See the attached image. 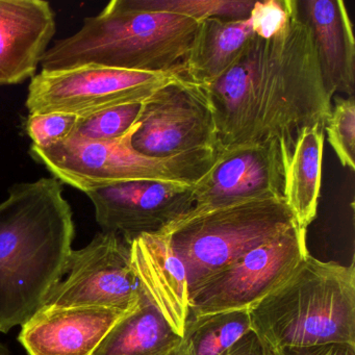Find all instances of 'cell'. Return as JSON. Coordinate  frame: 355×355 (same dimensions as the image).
<instances>
[{
    "instance_id": "6da1fadb",
    "label": "cell",
    "mask_w": 355,
    "mask_h": 355,
    "mask_svg": "<svg viewBox=\"0 0 355 355\" xmlns=\"http://www.w3.org/2000/svg\"><path fill=\"white\" fill-rule=\"evenodd\" d=\"M207 89L218 149L277 139L293 151L302 130L325 125L331 98L298 0H293L284 32L269 40L252 35L232 67Z\"/></svg>"
},
{
    "instance_id": "7a4b0ae2",
    "label": "cell",
    "mask_w": 355,
    "mask_h": 355,
    "mask_svg": "<svg viewBox=\"0 0 355 355\" xmlns=\"http://www.w3.org/2000/svg\"><path fill=\"white\" fill-rule=\"evenodd\" d=\"M57 178L12 186L0 203V332L22 325L65 275L76 228Z\"/></svg>"
},
{
    "instance_id": "3957f363",
    "label": "cell",
    "mask_w": 355,
    "mask_h": 355,
    "mask_svg": "<svg viewBox=\"0 0 355 355\" xmlns=\"http://www.w3.org/2000/svg\"><path fill=\"white\" fill-rule=\"evenodd\" d=\"M199 22L165 12L137 9L113 0L98 15L49 49L43 70L94 64L144 72H178L188 55Z\"/></svg>"
},
{
    "instance_id": "277c9868",
    "label": "cell",
    "mask_w": 355,
    "mask_h": 355,
    "mask_svg": "<svg viewBox=\"0 0 355 355\" xmlns=\"http://www.w3.org/2000/svg\"><path fill=\"white\" fill-rule=\"evenodd\" d=\"M269 350L323 344L355 346V266L307 255L294 273L249 311Z\"/></svg>"
},
{
    "instance_id": "5b68a950",
    "label": "cell",
    "mask_w": 355,
    "mask_h": 355,
    "mask_svg": "<svg viewBox=\"0 0 355 355\" xmlns=\"http://www.w3.org/2000/svg\"><path fill=\"white\" fill-rule=\"evenodd\" d=\"M284 197L242 199L198 207L162 230L171 239L188 275L189 290L259 245L292 227Z\"/></svg>"
},
{
    "instance_id": "8992f818",
    "label": "cell",
    "mask_w": 355,
    "mask_h": 355,
    "mask_svg": "<svg viewBox=\"0 0 355 355\" xmlns=\"http://www.w3.org/2000/svg\"><path fill=\"white\" fill-rule=\"evenodd\" d=\"M138 122L121 138L90 141L71 137L49 148L32 145L30 155L53 178L85 194L128 182H159L193 184L211 167L217 148H201L169 157H153L138 153L132 137Z\"/></svg>"
},
{
    "instance_id": "52a82bcc",
    "label": "cell",
    "mask_w": 355,
    "mask_h": 355,
    "mask_svg": "<svg viewBox=\"0 0 355 355\" xmlns=\"http://www.w3.org/2000/svg\"><path fill=\"white\" fill-rule=\"evenodd\" d=\"M178 72H144L87 65L47 71L31 80L28 115L64 113L86 118L98 112L144 103Z\"/></svg>"
},
{
    "instance_id": "ba28073f",
    "label": "cell",
    "mask_w": 355,
    "mask_h": 355,
    "mask_svg": "<svg viewBox=\"0 0 355 355\" xmlns=\"http://www.w3.org/2000/svg\"><path fill=\"white\" fill-rule=\"evenodd\" d=\"M307 230L295 223L203 280L190 292V315L250 311L279 288L309 254Z\"/></svg>"
},
{
    "instance_id": "9c48e42d",
    "label": "cell",
    "mask_w": 355,
    "mask_h": 355,
    "mask_svg": "<svg viewBox=\"0 0 355 355\" xmlns=\"http://www.w3.org/2000/svg\"><path fill=\"white\" fill-rule=\"evenodd\" d=\"M65 276L51 288L42 307L103 306L132 311L144 295L132 268L130 244L113 232H99L84 248L72 249Z\"/></svg>"
},
{
    "instance_id": "30bf717a",
    "label": "cell",
    "mask_w": 355,
    "mask_h": 355,
    "mask_svg": "<svg viewBox=\"0 0 355 355\" xmlns=\"http://www.w3.org/2000/svg\"><path fill=\"white\" fill-rule=\"evenodd\" d=\"M132 146L153 157L201 148L218 149L217 124L211 95L178 76L142 103Z\"/></svg>"
},
{
    "instance_id": "8fae6325",
    "label": "cell",
    "mask_w": 355,
    "mask_h": 355,
    "mask_svg": "<svg viewBox=\"0 0 355 355\" xmlns=\"http://www.w3.org/2000/svg\"><path fill=\"white\" fill-rule=\"evenodd\" d=\"M292 153L277 139L218 149L211 167L193 184L194 205L284 197V172Z\"/></svg>"
},
{
    "instance_id": "7c38bea8",
    "label": "cell",
    "mask_w": 355,
    "mask_h": 355,
    "mask_svg": "<svg viewBox=\"0 0 355 355\" xmlns=\"http://www.w3.org/2000/svg\"><path fill=\"white\" fill-rule=\"evenodd\" d=\"M86 195L103 232L118 234L128 244L159 232L195 205L193 186L171 182H121Z\"/></svg>"
},
{
    "instance_id": "4fadbf2b",
    "label": "cell",
    "mask_w": 355,
    "mask_h": 355,
    "mask_svg": "<svg viewBox=\"0 0 355 355\" xmlns=\"http://www.w3.org/2000/svg\"><path fill=\"white\" fill-rule=\"evenodd\" d=\"M132 311L103 306L42 307L22 324L18 340L28 355H92L110 330Z\"/></svg>"
},
{
    "instance_id": "5bb4252c",
    "label": "cell",
    "mask_w": 355,
    "mask_h": 355,
    "mask_svg": "<svg viewBox=\"0 0 355 355\" xmlns=\"http://www.w3.org/2000/svg\"><path fill=\"white\" fill-rule=\"evenodd\" d=\"M55 15L44 0H0V86L36 76L55 34Z\"/></svg>"
},
{
    "instance_id": "9a60e30c",
    "label": "cell",
    "mask_w": 355,
    "mask_h": 355,
    "mask_svg": "<svg viewBox=\"0 0 355 355\" xmlns=\"http://www.w3.org/2000/svg\"><path fill=\"white\" fill-rule=\"evenodd\" d=\"M132 265L143 292L176 334L184 336L190 315L188 275L165 232L141 234L130 244Z\"/></svg>"
},
{
    "instance_id": "2e32d148",
    "label": "cell",
    "mask_w": 355,
    "mask_h": 355,
    "mask_svg": "<svg viewBox=\"0 0 355 355\" xmlns=\"http://www.w3.org/2000/svg\"><path fill=\"white\" fill-rule=\"evenodd\" d=\"M311 28L324 88L328 96L354 97L355 39L342 0H298Z\"/></svg>"
},
{
    "instance_id": "e0dca14e",
    "label": "cell",
    "mask_w": 355,
    "mask_h": 355,
    "mask_svg": "<svg viewBox=\"0 0 355 355\" xmlns=\"http://www.w3.org/2000/svg\"><path fill=\"white\" fill-rule=\"evenodd\" d=\"M252 35L249 17L242 20L209 18L199 22L178 74L209 88L232 67Z\"/></svg>"
},
{
    "instance_id": "ac0fdd59",
    "label": "cell",
    "mask_w": 355,
    "mask_h": 355,
    "mask_svg": "<svg viewBox=\"0 0 355 355\" xmlns=\"http://www.w3.org/2000/svg\"><path fill=\"white\" fill-rule=\"evenodd\" d=\"M325 134L323 124L302 130L284 172V198L300 227L315 219L321 196L322 163Z\"/></svg>"
},
{
    "instance_id": "d6986e66",
    "label": "cell",
    "mask_w": 355,
    "mask_h": 355,
    "mask_svg": "<svg viewBox=\"0 0 355 355\" xmlns=\"http://www.w3.org/2000/svg\"><path fill=\"white\" fill-rule=\"evenodd\" d=\"M182 336L143 295L136 311L122 318L92 355H178Z\"/></svg>"
},
{
    "instance_id": "ffe728a7",
    "label": "cell",
    "mask_w": 355,
    "mask_h": 355,
    "mask_svg": "<svg viewBox=\"0 0 355 355\" xmlns=\"http://www.w3.org/2000/svg\"><path fill=\"white\" fill-rule=\"evenodd\" d=\"M250 331L249 311L189 317L178 355H225Z\"/></svg>"
},
{
    "instance_id": "44dd1931",
    "label": "cell",
    "mask_w": 355,
    "mask_h": 355,
    "mask_svg": "<svg viewBox=\"0 0 355 355\" xmlns=\"http://www.w3.org/2000/svg\"><path fill=\"white\" fill-rule=\"evenodd\" d=\"M128 3L137 9L176 14L201 22L209 18L246 19L255 0H128Z\"/></svg>"
},
{
    "instance_id": "7402d4cb",
    "label": "cell",
    "mask_w": 355,
    "mask_h": 355,
    "mask_svg": "<svg viewBox=\"0 0 355 355\" xmlns=\"http://www.w3.org/2000/svg\"><path fill=\"white\" fill-rule=\"evenodd\" d=\"M142 103L112 107L80 118L73 137L90 141H111L121 138L136 125Z\"/></svg>"
},
{
    "instance_id": "603a6c76",
    "label": "cell",
    "mask_w": 355,
    "mask_h": 355,
    "mask_svg": "<svg viewBox=\"0 0 355 355\" xmlns=\"http://www.w3.org/2000/svg\"><path fill=\"white\" fill-rule=\"evenodd\" d=\"M328 142L343 167L355 170L354 97L336 99L324 125Z\"/></svg>"
},
{
    "instance_id": "cb8c5ba5",
    "label": "cell",
    "mask_w": 355,
    "mask_h": 355,
    "mask_svg": "<svg viewBox=\"0 0 355 355\" xmlns=\"http://www.w3.org/2000/svg\"><path fill=\"white\" fill-rule=\"evenodd\" d=\"M80 119L64 113L35 114L28 115L24 125L34 146L49 148L73 137Z\"/></svg>"
},
{
    "instance_id": "d4e9b609",
    "label": "cell",
    "mask_w": 355,
    "mask_h": 355,
    "mask_svg": "<svg viewBox=\"0 0 355 355\" xmlns=\"http://www.w3.org/2000/svg\"><path fill=\"white\" fill-rule=\"evenodd\" d=\"M293 0L255 1L249 14L252 34L265 40L278 36L288 26Z\"/></svg>"
},
{
    "instance_id": "484cf974",
    "label": "cell",
    "mask_w": 355,
    "mask_h": 355,
    "mask_svg": "<svg viewBox=\"0 0 355 355\" xmlns=\"http://www.w3.org/2000/svg\"><path fill=\"white\" fill-rule=\"evenodd\" d=\"M271 351V350H270ZM272 355H355V346L349 344H323L292 347L271 351Z\"/></svg>"
},
{
    "instance_id": "4316f807",
    "label": "cell",
    "mask_w": 355,
    "mask_h": 355,
    "mask_svg": "<svg viewBox=\"0 0 355 355\" xmlns=\"http://www.w3.org/2000/svg\"><path fill=\"white\" fill-rule=\"evenodd\" d=\"M225 355H272L271 351L251 330L243 336Z\"/></svg>"
},
{
    "instance_id": "83f0119b",
    "label": "cell",
    "mask_w": 355,
    "mask_h": 355,
    "mask_svg": "<svg viewBox=\"0 0 355 355\" xmlns=\"http://www.w3.org/2000/svg\"><path fill=\"white\" fill-rule=\"evenodd\" d=\"M0 355H11L9 348L0 340Z\"/></svg>"
}]
</instances>
